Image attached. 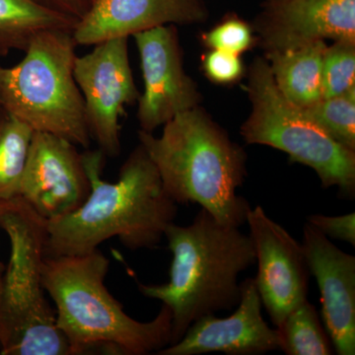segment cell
Returning <instances> with one entry per match:
<instances>
[{"instance_id":"26","label":"cell","mask_w":355,"mask_h":355,"mask_svg":"<svg viewBox=\"0 0 355 355\" xmlns=\"http://www.w3.org/2000/svg\"><path fill=\"white\" fill-rule=\"evenodd\" d=\"M2 277H3V272H2V266L0 263V292H1Z\"/></svg>"},{"instance_id":"11","label":"cell","mask_w":355,"mask_h":355,"mask_svg":"<svg viewBox=\"0 0 355 355\" xmlns=\"http://www.w3.org/2000/svg\"><path fill=\"white\" fill-rule=\"evenodd\" d=\"M132 37L144 83L137 119L140 130L153 133L178 114L196 108L200 96L195 83L184 73L174 25L159 26Z\"/></svg>"},{"instance_id":"27","label":"cell","mask_w":355,"mask_h":355,"mask_svg":"<svg viewBox=\"0 0 355 355\" xmlns=\"http://www.w3.org/2000/svg\"><path fill=\"white\" fill-rule=\"evenodd\" d=\"M0 354H1V343H0Z\"/></svg>"},{"instance_id":"15","label":"cell","mask_w":355,"mask_h":355,"mask_svg":"<svg viewBox=\"0 0 355 355\" xmlns=\"http://www.w3.org/2000/svg\"><path fill=\"white\" fill-rule=\"evenodd\" d=\"M207 15L205 0H95L72 36L77 46H95L159 26L200 22Z\"/></svg>"},{"instance_id":"8","label":"cell","mask_w":355,"mask_h":355,"mask_svg":"<svg viewBox=\"0 0 355 355\" xmlns=\"http://www.w3.org/2000/svg\"><path fill=\"white\" fill-rule=\"evenodd\" d=\"M74 78L85 106L91 139L105 155L121 151L119 121L125 107L139 100L128 58V37H116L95 44L94 50L76 57Z\"/></svg>"},{"instance_id":"4","label":"cell","mask_w":355,"mask_h":355,"mask_svg":"<svg viewBox=\"0 0 355 355\" xmlns=\"http://www.w3.org/2000/svg\"><path fill=\"white\" fill-rule=\"evenodd\" d=\"M140 144L177 205L198 203L223 225L241 227L251 209L237 195L246 176V155L200 110L178 114L161 137L139 130Z\"/></svg>"},{"instance_id":"9","label":"cell","mask_w":355,"mask_h":355,"mask_svg":"<svg viewBox=\"0 0 355 355\" xmlns=\"http://www.w3.org/2000/svg\"><path fill=\"white\" fill-rule=\"evenodd\" d=\"M90 182L76 146L53 133H33L19 197L40 216L53 220L79 209Z\"/></svg>"},{"instance_id":"25","label":"cell","mask_w":355,"mask_h":355,"mask_svg":"<svg viewBox=\"0 0 355 355\" xmlns=\"http://www.w3.org/2000/svg\"><path fill=\"white\" fill-rule=\"evenodd\" d=\"M44 6L55 9L79 21L90 10L95 0H39Z\"/></svg>"},{"instance_id":"10","label":"cell","mask_w":355,"mask_h":355,"mask_svg":"<svg viewBox=\"0 0 355 355\" xmlns=\"http://www.w3.org/2000/svg\"><path fill=\"white\" fill-rule=\"evenodd\" d=\"M258 273L254 279L261 303L275 327L307 299L310 272L301 243L258 205L248 212Z\"/></svg>"},{"instance_id":"24","label":"cell","mask_w":355,"mask_h":355,"mask_svg":"<svg viewBox=\"0 0 355 355\" xmlns=\"http://www.w3.org/2000/svg\"><path fill=\"white\" fill-rule=\"evenodd\" d=\"M307 222L326 237L347 242L352 246H355L354 212L340 216L313 214V216H308Z\"/></svg>"},{"instance_id":"21","label":"cell","mask_w":355,"mask_h":355,"mask_svg":"<svg viewBox=\"0 0 355 355\" xmlns=\"http://www.w3.org/2000/svg\"><path fill=\"white\" fill-rule=\"evenodd\" d=\"M355 43L336 41L327 46L322 69L323 98L345 94L355 87Z\"/></svg>"},{"instance_id":"18","label":"cell","mask_w":355,"mask_h":355,"mask_svg":"<svg viewBox=\"0 0 355 355\" xmlns=\"http://www.w3.org/2000/svg\"><path fill=\"white\" fill-rule=\"evenodd\" d=\"M34 130L0 106V202L19 197Z\"/></svg>"},{"instance_id":"12","label":"cell","mask_w":355,"mask_h":355,"mask_svg":"<svg viewBox=\"0 0 355 355\" xmlns=\"http://www.w3.org/2000/svg\"><path fill=\"white\" fill-rule=\"evenodd\" d=\"M237 309L226 318L207 315L191 324L181 340L156 352L158 355H260L279 349L277 329L270 328L261 314L260 294L254 279L240 284Z\"/></svg>"},{"instance_id":"3","label":"cell","mask_w":355,"mask_h":355,"mask_svg":"<svg viewBox=\"0 0 355 355\" xmlns=\"http://www.w3.org/2000/svg\"><path fill=\"white\" fill-rule=\"evenodd\" d=\"M109 266L108 258L98 249L77 256L44 257V291L55 303L58 328L73 355L94 350L144 355L168 347L170 308L162 304L157 316L146 323L128 316L105 286Z\"/></svg>"},{"instance_id":"13","label":"cell","mask_w":355,"mask_h":355,"mask_svg":"<svg viewBox=\"0 0 355 355\" xmlns=\"http://www.w3.org/2000/svg\"><path fill=\"white\" fill-rule=\"evenodd\" d=\"M303 251L321 294L322 318L334 350L355 354V257L345 253L310 223L303 226Z\"/></svg>"},{"instance_id":"6","label":"cell","mask_w":355,"mask_h":355,"mask_svg":"<svg viewBox=\"0 0 355 355\" xmlns=\"http://www.w3.org/2000/svg\"><path fill=\"white\" fill-rule=\"evenodd\" d=\"M76 46L67 30L33 37L19 64L0 65V106L34 132L53 133L88 148L92 139L74 78Z\"/></svg>"},{"instance_id":"22","label":"cell","mask_w":355,"mask_h":355,"mask_svg":"<svg viewBox=\"0 0 355 355\" xmlns=\"http://www.w3.org/2000/svg\"><path fill=\"white\" fill-rule=\"evenodd\" d=\"M205 42L214 50L229 51L239 55L252 43L249 26L237 18H231L216 26L205 36Z\"/></svg>"},{"instance_id":"5","label":"cell","mask_w":355,"mask_h":355,"mask_svg":"<svg viewBox=\"0 0 355 355\" xmlns=\"http://www.w3.org/2000/svg\"><path fill=\"white\" fill-rule=\"evenodd\" d=\"M10 259L0 292V355H73L44 295L46 220L22 198L0 202Z\"/></svg>"},{"instance_id":"23","label":"cell","mask_w":355,"mask_h":355,"mask_svg":"<svg viewBox=\"0 0 355 355\" xmlns=\"http://www.w3.org/2000/svg\"><path fill=\"white\" fill-rule=\"evenodd\" d=\"M205 69L212 80L228 83L237 80L241 76L243 64L239 55L214 50L205 58Z\"/></svg>"},{"instance_id":"7","label":"cell","mask_w":355,"mask_h":355,"mask_svg":"<svg viewBox=\"0 0 355 355\" xmlns=\"http://www.w3.org/2000/svg\"><path fill=\"white\" fill-rule=\"evenodd\" d=\"M248 92L253 110L241 128L245 141L284 151L292 162L315 170L324 188L338 187L342 198L354 200L355 151L338 144L289 102L263 60L252 67Z\"/></svg>"},{"instance_id":"16","label":"cell","mask_w":355,"mask_h":355,"mask_svg":"<svg viewBox=\"0 0 355 355\" xmlns=\"http://www.w3.org/2000/svg\"><path fill=\"white\" fill-rule=\"evenodd\" d=\"M327 44L324 40L293 50L270 51V70L282 94L299 108L323 99L322 69Z\"/></svg>"},{"instance_id":"14","label":"cell","mask_w":355,"mask_h":355,"mask_svg":"<svg viewBox=\"0 0 355 355\" xmlns=\"http://www.w3.org/2000/svg\"><path fill=\"white\" fill-rule=\"evenodd\" d=\"M260 28L268 53L324 39L355 43V0H266Z\"/></svg>"},{"instance_id":"1","label":"cell","mask_w":355,"mask_h":355,"mask_svg":"<svg viewBox=\"0 0 355 355\" xmlns=\"http://www.w3.org/2000/svg\"><path fill=\"white\" fill-rule=\"evenodd\" d=\"M105 156L100 149L83 154L90 193L71 214L46 220V258L90 253L113 237L132 251L153 249L176 218L178 205L141 144L121 166L116 183L102 180Z\"/></svg>"},{"instance_id":"17","label":"cell","mask_w":355,"mask_h":355,"mask_svg":"<svg viewBox=\"0 0 355 355\" xmlns=\"http://www.w3.org/2000/svg\"><path fill=\"white\" fill-rule=\"evenodd\" d=\"M77 22L39 0H0V57L12 50L25 51L40 32H73Z\"/></svg>"},{"instance_id":"20","label":"cell","mask_w":355,"mask_h":355,"mask_svg":"<svg viewBox=\"0 0 355 355\" xmlns=\"http://www.w3.org/2000/svg\"><path fill=\"white\" fill-rule=\"evenodd\" d=\"M302 110L338 144L355 151V87Z\"/></svg>"},{"instance_id":"2","label":"cell","mask_w":355,"mask_h":355,"mask_svg":"<svg viewBox=\"0 0 355 355\" xmlns=\"http://www.w3.org/2000/svg\"><path fill=\"white\" fill-rule=\"evenodd\" d=\"M164 237L173 254L169 282L159 286L137 282V287L142 295L171 310L173 345L197 320L238 305V277L256 263V253L251 236L223 225L203 209L190 225L169 224Z\"/></svg>"},{"instance_id":"19","label":"cell","mask_w":355,"mask_h":355,"mask_svg":"<svg viewBox=\"0 0 355 355\" xmlns=\"http://www.w3.org/2000/svg\"><path fill=\"white\" fill-rule=\"evenodd\" d=\"M279 349L287 355L334 354L330 336L323 328L314 305L306 299L277 327Z\"/></svg>"}]
</instances>
